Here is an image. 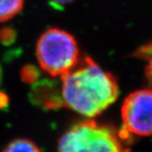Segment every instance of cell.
I'll return each mask as SVG.
<instances>
[{
  "label": "cell",
  "mask_w": 152,
  "mask_h": 152,
  "mask_svg": "<svg viewBox=\"0 0 152 152\" xmlns=\"http://www.w3.org/2000/svg\"><path fill=\"white\" fill-rule=\"evenodd\" d=\"M61 105L89 118L103 113L119 94L115 78L89 57L61 76Z\"/></svg>",
  "instance_id": "cell-1"
},
{
  "label": "cell",
  "mask_w": 152,
  "mask_h": 152,
  "mask_svg": "<svg viewBox=\"0 0 152 152\" xmlns=\"http://www.w3.org/2000/svg\"><path fill=\"white\" fill-rule=\"evenodd\" d=\"M130 134L86 119L72 126L60 138L58 152H130Z\"/></svg>",
  "instance_id": "cell-2"
},
{
  "label": "cell",
  "mask_w": 152,
  "mask_h": 152,
  "mask_svg": "<svg viewBox=\"0 0 152 152\" xmlns=\"http://www.w3.org/2000/svg\"><path fill=\"white\" fill-rule=\"evenodd\" d=\"M36 56L40 68L54 77L68 73L80 61V51L74 37L56 28L46 30L39 37Z\"/></svg>",
  "instance_id": "cell-3"
},
{
  "label": "cell",
  "mask_w": 152,
  "mask_h": 152,
  "mask_svg": "<svg viewBox=\"0 0 152 152\" xmlns=\"http://www.w3.org/2000/svg\"><path fill=\"white\" fill-rule=\"evenodd\" d=\"M151 107L152 94L149 89L135 91L126 97L121 108V116L127 133L140 137L150 136Z\"/></svg>",
  "instance_id": "cell-4"
},
{
  "label": "cell",
  "mask_w": 152,
  "mask_h": 152,
  "mask_svg": "<svg viewBox=\"0 0 152 152\" xmlns=\"http://www.w3.org/2000/svg\"><path fill=\"white\" fill-rule=\"evenodd\" d=\"M25 0H0V22L17 16L23 8Z\"/></svg>",
  "instance_id": "cell-5"
},
{
  "label": "cell",
  "mask_w": 152,
  "mask_h": 152,
  "mask_svg": "<svg viewBox=\"0 0 152 152\" xmlns=\"http://www.w3.org/2000/svg\"><path fill=\"white\" fill-rule=\"evenodd\" d=\"M3 152H41L39 147L27 138H18L7 145Z\"/></svg>",
  "instance_id": "cell-6"
},
{
  "label": "cell",
  "mask_w": 152,
  "mask_h": 152,
  "mask_svg": "<svg viewBox=\"0 0 152 152\" xmlns=\"http://www.w3.org/2000/svg\"><path fill=\"white\" fill-rule=\"evenodd\" d=\"M22 77L26 82H35L38 77V73L36 68L28 67L22 71Z\"/></svg>",
  "instance_id": "cell-7"
},
{
  "label": "cell",
  "mask_w": 152,
  "mask_h": 152,
  "mask_svg": "<svg viewBox=\"0 0 152 152\" xmlns=\"http://www.w3.org/2000/svg\"><path fill=\"white\" fill-rule=\"evenodd\" d=\"M72 1H73V0H50V3L55 7H62Z\"/></svg>",
  "instance_id": "cell-8"
},
{
  "label": "cell",
  "mask_w": 152,
  "mask_h": 152,
  "mask_svg": "<svg viewBox=\"0 0 152 152\" xmlns=\"http://www.w3.org/2000/svg\"><path fill=\"white\" fill-rule=\"evenodd\" d=\"M2 82V68H1V65H0V84H1Z\"/></svg>",
  "instance_id": "cell-9"
}]
</instances>
